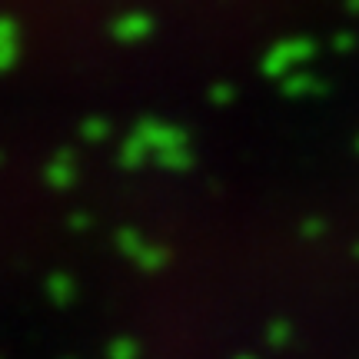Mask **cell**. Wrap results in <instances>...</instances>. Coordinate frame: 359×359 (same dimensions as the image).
Returning <instances> with one entry per match:
<instances>
[{"instance_id": "6da1fadb", "label": "cell", "mask_w": 359, "mask_h": 359, "mask_svg": "<svg viewBox=\"0 0 359 359\" xmlns=\"http://www.w3.org/2000/svg\"><path fill=\"white\" fill-rule=\"evenodd\" d=\"M313 57H316V40H309V37L280 40V43H273L269 53L263 57V74L283 80L286 74H293V70H299V67H306Z\"/></svg>"}, {"instance_id": "7a4b0ae2", "label": "cell", "mask_w": 359, "mask_h": 359, "mask_svg": "<svg viewBox=\"0 0 359 359\" xmlns=\"http://www.w3.org/2000/svg\"><path fill=\"white\" fill-rule=\"evenodd\" d=\"M283 93H286V97H320V93H326V83H323L313 70L299 67V70L283 77Z\"/></svg>"}, {"instance_id": "3957f363", "label": "cell", "mask_w": 359, "mask_h": 359, "mask_svg": "<svg viewBox=\"0 0 359 359\" xmlns=\"http://www.w3.org/2000/svg\"><path fill=\"white\" fill-rule=\"evenodd\" d=\"M116 34L127 40H140L143 34H150V20L147 17H140V13H130L123 24H116Z\"/></svg>"}, {"instance_id": "277c9868", "label": "cell", "mask_w": 359, "mask_h": 359, "mask_svg": "<svg viewBox=\"0 0 359 359\" xmlns=\"http://www.w3.org/2000/svg\"><path fill=\"white\" fill-rule=\"evenodd\" d=\"M266 343L273 349H286L293 343V326H290V323H273L266 330Z\"/></svg>"}, {"instance_id": "5b68a950", "label": "cell", "mask_w": 359, "mask_h": 359, "mask_svg": "<svg viewBox=\"0 0 359 359\" xmlns=\"http://www.w3.org/2000/svg\"><path fill=\"white\" fill-rule=\"evenodd\" d=\"M299 233L306 236V240H320V236H326V219L323 217H309L299 223Z\"/></svg>"}, {"instance_id": "8992f818", "label": "cell", "mask_w": 359, "mask_h": 359, "mask_svg": "<svg viewBox=\"0 0 359 359\" xmlns=\"http://www.w3.org/2000/svg\"><path fill=\"white\" fill-rule=\"evenodd\" d=\"M330 43H333V50H336V53H349V50H356L359 40L353 37V34H336V37L330 40Z\"/></svg>"}, {"instance_id": "52a82bcc", "label": "cell", "mask_w": 359, "mask_h": 359, "mask_svg": "<svg viewBox=\"0 0 359 359\" xmlns=\"http://www.w3.org/2000/svg\"><path fill=\"white\" fill-rule=\"evenodd\" d=\"M233 100V87H217L213 90V103H230Z\"/></svg>"}, {"instance_id": "ba28073f", "label": "cell", "mask_w": 359, "mask_h": 359, "mask_svg": "<svg viewBox=\"0 0 359 359\" xmlns=\"http://www.w3.org/2000/svg\"><path fill=\"white\" fill-rule=\"evenodd\" d=\"M346 11L349 13H359V0H346Z\"/></svg>"}, {"instance_id": "9c48e42d", "label": "cell", "mask_w": 359, "mask_h": 359, "mask_svg": "<svg viewBox=\"0 0 359 359\" xmlns=\"http://www.w3.org/2000/svg\"><path fill=\"white\" fill-rule=\"evenodd\" d=\"M353 257H359V243H356V246H353Z\"/></svg>"}, {"instance_id": "30bf717a", "label": "cell", "mask_w": 359, "mask_h": 359, "mask_svg": "<svg viewBox=\"0 0 359 359\" xmlns=\"http://www.w3.org/2000/svg\"><path fill=\"white\" fill-rule=\"evenodd\" d=\"M356 154H359V137H356Z\"/></svg>"}]
</instances>
